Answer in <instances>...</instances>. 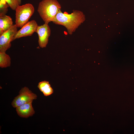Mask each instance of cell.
<instances>
[{
    "mask_svg": "<svg viewBox=\"0 0 134 134\" xmlns=\"http://www.w3.org/2000/svg\"><path fill=\"white\" fill-rule=\"evenodd\" d=\"M85 20V15L81 11H73L70 14L62 12L60 10L52 21L56 24L64 26L68 33L71 35Z\"/></svg>",
    "mask_w": 134,
    "mask_h": 134,
    "instance_id": "cell-1",
    "label": "cell"
},
{
    "mask_svg": "<svg viewBox=\"0 0 134 134\" xmlns=\"http://www.w3.org/2000/svg\"><path fill=\"white\" fill-rule=\"evenodd\" d=\"M61 8L57 0H42L38 4L37 11L45 23L48 24L52 21Z\"/></svg>",
    "mask_w": 134,
    "mask_h": 134,
    "instance_id": "cell-2",
    "label": "cell"
},
{
    "mask_svg": "<svg viewBox=\"0 0 134 134\" xmlns=\"http://www.w3.org/2000/svg\"><path fill=\"white\" fill-rule=\"evenodd\" d=\"M15 11V24L18 28H22L29 22L34 14V8L32 4L27 3L17 6Z\"/></svg>",
    "mask_w": 134,
    "mask_h": 134,
    "instance_id": "cell-3",
    "label": "cell"
},
{
    "mask_svg": "<svg viewBox=\"0 0 134 134\" xmlns=\"http://www.w3.org/2000/svg\"><path fill=\"white\" fill-rule=\"evenodd\" d=\"M37 95L33 93L27 87H24L20 90L19 94L14 98L11 103L12 106L16 108L37 98Z\"/></svg>",
    "mask_w": 134,
    "mask_h": 134,
    "instance_id": "cell-4",
    "label": "cell"
},
{
    "mask_svg": "<svg viewBox=\"0 0 134 134\" xmlns=\"http://www.w3.org/2000/svg\"><path fill=\"white\" fill-rule=\"evenodd\" d=\"M18 27L15 24L9 30L0 35V51L6 52L11 46V42L18 31Z\"/></svg>",
    "mask_w": 134,
    "mask_h": 134,
    "instance_id": "cell-5",
    "label": "cell"
},
{
    "mask_svg": "<svg viewBox=\"0 0 134 134\" xmlns=\"http://www.w3.org/2000/svg\"><path fill=\"white\" fill-rule=\"evenodd\" d=\"M35 32L38 36L39 46L42 48L46 47L51 34V29L48 24L44 23L42 25L38 26Z\"/></svg>",
    "mask_w": 134,
    "mask_h": 134,
    "instance_id": "cell-6",
    "label": "cell"
},
{
    "mask_svg": "<svg viewBox=\"0 0 134 134\" xmlns=\"http://www.w3.org/2000/svg\"><path fill=\"white\" fill-rule=\"evenodd\" d=\"M38 26L37 23L35 20H32L29 22L17 31L14 37L13 41L22 37L31 36L35 32Z\"/></svg>",
    "mask_w": 134,
    "mask_h": 134,
    "instance_id": "cell-7",
    "label": "cell"
},
{
    "mask_svg": "<svg viewBox=\"0 0 134 134\" xmlns=\"http://www.w3.org/2000/svg\"><path fill=\"white\" fill-rule=\"evenodd\" d=\"M33 101L22 105L16 108V111L20 117L27 118L33 115L35 111L32 106Z\"/></svg>",
    "mask_w": 134,
    "mask_h": 134,
    "instance_id": "cell-8",
    "label": "cell"
},
{
    "mask_svg": "<svg viewBox=\"0 0 134 134\" xmlns=\"http://www.w3.org/2000/svg\"><path fill=\"white\" fill-rule=\"evenodd\" d=\"M12 18L6 14L0 15V35L13 25Z\"/></svg>",
    "mask_w": 134,
    "mask_h": 134,
    "instance_id": "cell-9",
    "label": "cell"
},
{
    "mask_svg": "<svg viewBox=\"0 0 134 134\" xmlns=\"http://www.w3.org/2000/svg\"><path fill=\"white\" fill-rule=\"evenodd\" d=\"M37 87L45 96H49L53 92V89L48 81H44L40 82L38 83Z\"/></svg>",
    "mask_w": 134,
    "mask_h": 134,
    "instance_id": "cell-10",
    "label": "cell"
},
{
    "mask_svg": "<svg viewBox=\"0 0 134 134\" xmlns=\"http://www.w3.org/2000/svg\"><path fill=\"white\" fill-rule=\"evenodd\" d=\"M11 63L9 56L5 52L0 51V67L3 68L9 67Z\"/></svg>",
    "mask_w": 134,
    "mask_h": 134,
    "instance_id": "cell-11",
    "label": "cell"
},
{
    "mask_svg": "<svg viewBox=\"0 0 134 134\" xmlns=\"http://www.w3.org/2000/svg\"><path fill=\"white\" fill-rule=\"evenodd\" d=\"M9 7V6L5 0H0V15L6 14Z\"/></svg>",
    "mask_w": 134,
    "mask_h": 134,
    "instance_id": "cell-12",
    "label": "cell"
},
{
    "mask_svg": "<svg viewBox=\"0 0 134 134\" xmlns=\"http://www.w3.org/2000/svg\"><path fill=\"white\" fill-rule=\"evenodd\" d=\"M9 6L10 8L13 10H15L17 6L21 5V0H5Z\"/></svg>",
    "mask_w": 134,
    "mask_h": 134,
    "instance_id": "cell-13",
    "label": "cell"
}]
</instances>
